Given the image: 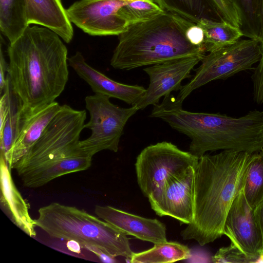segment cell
I'll use <instances>...</instances> for the list:
<instances>
[{
  "mask_svg": "<svg viewBox=\"0 0 263 263\" xmlns=\"http://www.w3.org/2000/svg\"><path fill=\"white\" fill-rule=\"evenodd\" d=\"M125 8L130 25L148 20L164 11L155 0H129Z\"/></svg>",
  "mask_w": 263,
  "mask_h": 263,
  "instance_id": "26",
  "label": "cell"
},
{
  "mask_svg": "<svg viewBox=\"0 0 263 263\" xmlns=\"http://www.w3.org/2000/svg\"><path fill=\"white\" fill-rule=\"evenodd\" d=\"M52 30L29 26L7 48V76L24 114L55 101L68 80L66 46Z\"/></svg>",
  "mask_w": 263,
  "mask_h": 263,
  "instance_id": "1",
  "label": "cell"
},
{
  "mask_svg": "<svg viewBox=\"0 0 263 263\" xmlns=\"http://www.w3.org/2000/svg\"><path fill=\"white\" fill-rule=\"evenodd\" d=\"M191 256L190 249L185 245L175 241L155 243L148 250L134 253L131 263H168L189 259Z\"/></svg>",
  "mask_w": 263,
  "mask_h": 263,
  "instance_id": "23",
  "label": "cell"
},
{
  "mask_svg": "<svg viewBox=\"0 0 263 263\" xmlns=\"http://www.w3.org/2000/svg\"><path fill=\"white\" fill-rule=\"evenodd\" d=\"M204 55L178 58L144 68L149 83L144 95L136 104L138 109L157 104L162 97L180 90L182 81L191 78L192 70Z\"/></svg>",
  "mask_w": 263,
  "mask_h": 263,
  "instance_id": "12",
  "label": "cell"
},
{
  "mask_svg": "<svg viewBox=\"0 0 263 263\" xmlns=\"http://www.w3.org/2000/svg\"><path fill=\"white\" fill-rule=\"evenodd\" d=\"M85 102L90 118L84 128L91 133L80 141V149L90 157L103 150L117 152L126 123L139 110L137 106L120 107L112 103L108 96L99 93L86 96Z\"/></svg>",
  "mask_w": 263,
  "mask_h": 263,
  "instance_id": "8",
  "label": "cell"
},
{
  "mask_svg": "<svg viewBox=\"0 0 263 263\" xmlns=\"http://www.w3.org/2000/svg\"><path fill=\"white\" fill-rule=\"evenodd\" d=\"M221 21L240 27V20L234 6L228 0H209Z\"/></svg>",
  "mask_w": 263,
  "mask_h": 263,
  "instance_id": "28",
  "label": "cell"
},
{
  "mask_svg": "<svg viewBox=\"0 0 263 263\" xmlns=\"http://www.w3.org/2000/svg\"><path fill=\"white\" fill-rule=\"evenodd\" d=\"M194 179L193 167L169 177L148 197L151 208L159 216L189 224L194 214Z\"/></svg>",
  "mask_w": 263,
  "mask_h": 263,
  "instance_id": "11",
  "label": "cell"
},
{
  "mask_svg": "<svg viewBox=\"0 0 263 263\" xmlns=\"http://www.w3.org/2000/svg\"><path fill=\"white\" fill-rule=\"evenodd\" d=\"M243 190L248 203L253 209L263 201V149L253 153Z\"/></svg>",
  "mask_w": 263,
  "mask_h": 263,
  "instance_id": "24",
  "label": "cell"
},
{
  "mask_svg": "<svg viewBox=\"0 0 263 263\" xmlns=\"http://www.w3.org/2000/svg\"><path fill=\"white\" fill-rule=\"evenodd\" d=\"M163 10L195 24L204 20L221 21L209 0H155Z\"/></svg>",
  "mask_w": 263,
  "mask_h": 263,
  "instance_id": "21",
  "label": "cell"
},
{
  "mask_svg": "<svg viewBox=\"0 0 263 263\" xmlns=\"http://www.w3.org/2000/svg\"><path fill=\"white\" fill-rule=\"evenodd\" d=\"M211 259L212 262L214 263L253 262L251 259L232 243L228 247L220 248L215 254L211 257Z\"/></svg>",
  "mask_w": 263,
  "mask_h": 263,
  "instance_id": "27",
  "label": "cell"
},
{
  "mask_svg": "<svg viewBox=\"0 0 263 263\" xmlns=\"http://www.w3.org/2000/svg\"><path fill=\"white\" fill-rule=\"evenodd\" d=\"M1 202L14 223L30 237L36 236L34 219L29 214V204L13 182L11 170L3 156L0 159Z\"/></svg>",
  "mask_w": 263,
  "mask_h": 263,
  "instance_id": "18",
  "label": "cell"
},
{
  "mask_svg": "<svg viewBox=\"0 0 263 263\" xmlns=\"http://www.w3.org/2000/svg\"><path fill=\"white\" fill-rule=\"evenodd\" d=\"M28 23L40 25L56 33L69 43L74 32L61 0H25Z\"/></svg>",
  "mask_w": 263,
  "mask_h": 263,
  "instance_id": "17",
  "label": "cell"
},
{
  "mask_svg": "<svg viewBox=\"0 0 263 263\" xmlns=\"http://www.w3.org/2000/svg\"><path fill=\"white\" fill-rule=\"evenodd\" d=\"M253 153L222 151L204 154L195 167L194 214L182 230L184 240H195L200 246L223 235L225 220L236 196L244 187Z\"/></svg>",
  "mask_w": 263,
  "mask_h": 263,
  "instance_id": "2",
  "label": "cell"
},
{
  "mask_svg": "<svg viewBox=\"0 0 263 263\" xmlns=\"http://www.w3.org/2000/svg\"><path fill=\"white\" fill-rule=\"evenodd\" d=\"M236 9L243 36L258 41L260 0H228Z\"/></svg>",
  "mask_w": 263,
  "mask_h": 263,
  "instance_id": "25",
  "label": "cell"
},
{
  "mask_svg": "<svg viewBox=\"0 0 263 263\" xmlns=\"http://www.w3.org/2000/svg\"><path fill=\"white\" fill-rule=\"evenodd\" d=\"M68 62L95 93L118 99L132 106L136 104L146 91L142 86L123 84L109 78L89 65L80 51L68 58Z\"/></svg>",
  "mask_w": 263,
  "mask_h": 263,
  "instance_id": "14",
  "label": "cell"
},
{
  "mask_svg": "<svg viewBox=\"0 0 263 263\" xmlns=\"http://www.w3.org/2000/svg\"><path fill=\"white\" fill-rule=\"evenodd\" d=\"M171 93L154 105L150 115L167 123L191 140L189 152L199 158L218 150L250 154L263 149V111H250L235 118L224 114L195 112L182 108Z\"/></svg>",
  "mask_w": 263,
  "mask_h": 263,
  "instance_id": "3",
  "label": "cell"
},
{
  "mask_svg": "<svg viewBox=\"0 0 263 263\" xmlns=\"http://www.w3.org/2000/svg\"><path fill=\"white\" fill-rule=\"evenodd\" d=\"M243 188L236 196L229 209L224 224L223 235L253 262H257L262 253L261 234L254 209L248 203Z\"/></svg>",
  "mask_w": 263,
  "mask_h": 263,
  "instance_id": "13",
  "label": "cell"
},
{
  "mask_svg": "<svg viewBox=\"0 0 263 263\" xmlns=\"http://www.w3.org/2000/svg\"><path fill=\"white\" fill-rule=\"evenodd\" d=\"M8 68V64L6 62L2 50V43L1 42V52H0V93L2 95V92L6 84V72L7 73Z\"/></svg>",
  "mask_w": 263,
  "mask_h": 263,
  "instance_id": "30",
  "label": "cell"
},
{
  "mask_svg": "<svg viewBox=\"0 0 263 263\" xmlns=\"http://www.w3.org/2000/svg\"><path fill=\"white\" fill-rule=\"evenodd\" d=\"M199 158L170 142L162 141L145 147L135 164L137 183L148 197L169 177L190 167H195Z\"/></svg>",
  "mask_w": 263,
  "mask_h": 263,
  "instance_id": "9",
  "label": "cell"
},
{
  "mask_svg": "<svg viewBox=\"0 0 263 263\" xmlns=\"http://www.w3.org/2000/svg\"><path fill=\"white\" fill-rule=\"evenodd\" d=\"M259 21L260 31L258 41L261 45H263V0H260L259 5Z\"/></svg>",
  "mask_w": 263,
  "mask_h": 263,
  "instance_id": "33",
  "label": "cell"
},
{
  "mask_svg": "<svg viewBox=\"0 0 263 263\" xmlns=\"http://www.w3.org/2000/svg\"><path fill=\"white\" fill-rule=\"evenodd\" d=\"M261 57L258 40L239 39L235 43L208 52L190 81L182 85L176 99L183 103L195 89L214 80L226 79L240 71L254 69Z\"/></svg>",
  "mask_w": 263,
  "mask_h": 263,
  "instance_id": "7",
  "label": "cell"
},
{
  "mask_svg": "<svg viewBox=\"0 0 263 263\" xmlns=\"http://www.w3.org/2000/svg\"><path fill=\"white\" fill-rule=\"evenodd\" d=\"M197 24L203 31L206 52L231 45L243 36L239 27L226 22L204 20Z\"/></svg>",
  "mask_w": 263,
  "mask_h": 263,
  "instance_id": "22",
  "label": "cell"
},
{
  "mask_svg": "<svg viewBox=\"0 0 263 263\" xmlns=\"http://www.w3.org/2000/svg\"><path fill=\"white\" fill-rule=\"evenodd\" d=\"M29 26L25 0H0V30L10 44L17 40Z\"/></svg>",
  "mask_w": 263,
  "mask_h": 263,
  "instance_id": "20",
  "label": "cell"
},
{
  "mask_svg": "<svg viewBox=\"0 0 263 263\" xmlns=\"http://www.w3.org/2000/svg\"><path fill=\"white\" fill-rule=\"evenodd\" d=\"M194 24L164 10L148 20L133 24L118 35L110 65L129 70L167 61L204 55V48L193 44L188 31Z\"/></svg>",
  "mask_w": 263,
  "mask_h": 263,
  "instance_id": "4",
  "label": "cell"
},
{
  "mask_svg": "<svg viewBox=\"0 0 263 263\" xmlns=\"http://www.w3.org/2000/svg\"><path fill=\"white\" fill-rule=\"evenodd\" d=\"M36 227L52 238L73 240L82 247L95 248L116 257L128 259L134 252L127 235L83 210L54 202L40 208Z\"/></svg>",
  "mask_w": 263,
  "mask_h": 263,
  "instance_id": "5",
  "label": "cell"
},
{
  "mask_svg": "<svg viewBox=\"0 0 263 263\" xmlns=\"http://www.w3.org/2000/svg\"><path fill=\"white\" fill-rule=\"evenodd\" d=\"M67 241V247L70 251L77 253L80 252L82 246L79 242L73 240Z\"/></svg>",
  "mask_w": 263,
  "mask_h": 263,
  "instance_id": "34",
  "label": "cell"
},
{
  "mask_svg": "<svg viewBox=\"0 0 263 263\" xmlns=\"http://www.w3.org/2000/svg\"><path fill=\"white\" fill-rule=\"evenodd\" d=\"M87 250H89L95 254L100 260L104 262H117L115 257H112L101 250L95 248H87Z\"/></svg>",
  "mask_w": 263,
  "mask_h": 263,
  "instance_id": "31",
  "label": "cell"
},
{
  "mask_svg": "<svg viewBox=\"0 0 263 263\" xmlns=\"http://www.w3.org/2000/svg\"><path fill=\"white\" fill-rule=\"evenodd\" d=\"M86 118L85 110H76L66 104L62 105L39 139L16 163L13 169L21 176L53 160L84 155L80 149L79 142Z\"/></svg>",
  "mask_w": 263,
  "mask_h": 263,
  "instance_id": "6",
  "label": "cell"
},
{
  "mask_svg": "<svg viewBox=\"0 0 263 263\" xmlns=\"http://www.w3.org/2000/svg\"><path fill=\"white\" fill-rule=\"evenodd\" d=\"M91 159L85 155H73L44 164L20 177L25 186L39 187L63 175L88 169Z\"/></svg>",
  "mask_w": 263,
  "mask_h": 263,
  "instance_id": "19",
  "label": "cell"
},
{
  "mask_svg": "<svg viewBox=\"0 0 263 263\" xmlns=\"http://www.w3.org/2000/svg\"><path fill=\"white\" fill-rule=\"evenodd\" d=\"M61 107L62 105L54 101L32 113L24 114L21 109L18 129L11 149L5 159L11 170L39 139Z\"/></svg>",
  "mask_w": 263,
  "mask_h": 263,
  "instance_id": "16",
  "label": "cell"
},
{
  "mask_svg": "<svg viewBox=\"0 0 263 263\" xmlns=\"http://www.w3.org/2000/svg\"><path fill=\"white\" fill-rule=\"evenodd\" d=\"M261 57L258 65L254 69L251 79L253 84V97L257 104L263 103V45H261Z\"/></svg>",
  "mask_w": 263,
  "mask_h": 263,
  "instance_id": "29",
  "label": "cell"
},
{
  "mask_svg": "<svg viewBox=\"0 0 263 263\" xmlns=\"http://www.w3.org/2000/svg\"><path fill=\"white\" fill-rule=\"evenodd\" d=\"M129 0H79L66 12L72 24L92 36L119 35L130 26L125 6Z\"/></svg>",
  "mask_w": 263,
  "mask_h": 263,
  "instance_id": "10",
  "label": "cell"
},
{
  "mask_svg": "<svg viewBox=\"0 0 263 263\" xmlns=\"http://www.w3.org/2000/svg\"><path fill=\"white\" fill-rule=\"evenodd\" d=\"M95 213L127 235L154 244L167 241L166 226L157 219L145 218L109 205H96Z\"/></svg>",
  "mask_w": 263,
  "mask_h": 263,
  "instance_id": "15",
  "label": "cell"
},
{
  "mask_svg": "<svg viewBox=\"0 0 263 263\" xmlns=\"http://www.w3.org/2000/svg\"><path fill=\"white\" fill-rule=\"evenodd\" d=\"M254 214L258 224L262 237V253H263V201L255 209Z\"/></svg>",
  "mask_w": 263,
  "mask_h": 263,
  "instance_id": "32",
  "label": "cell"
}]
</instances>
